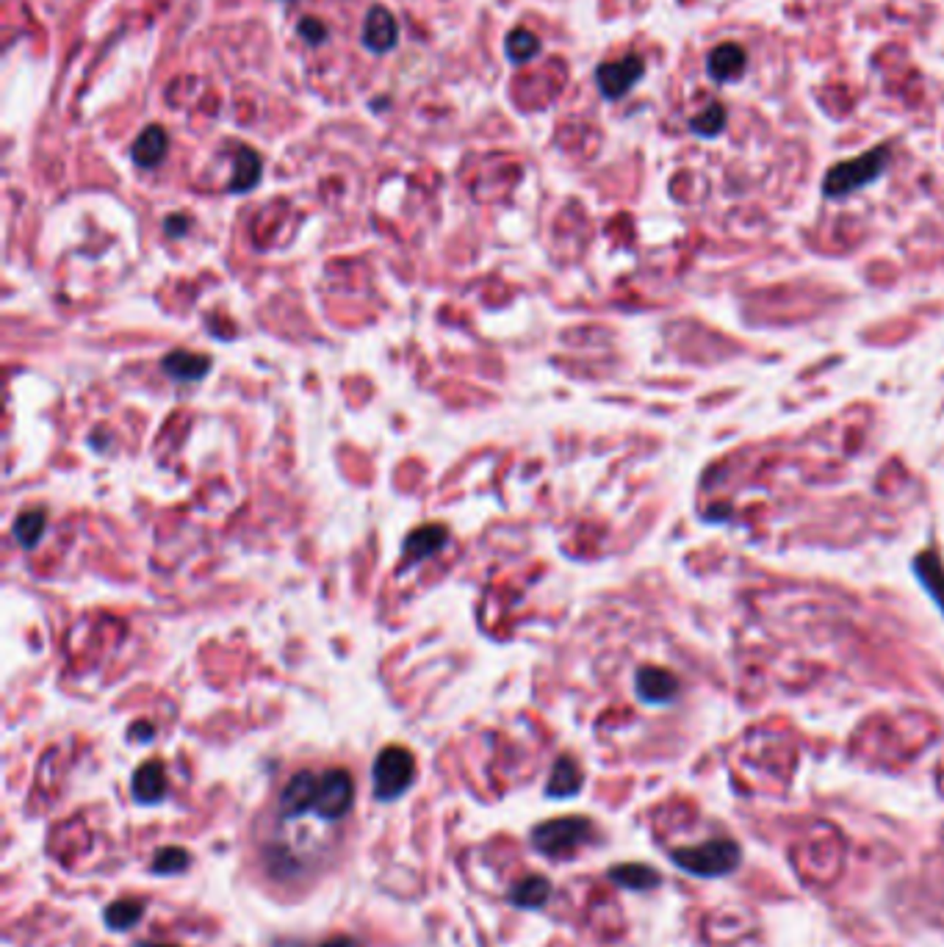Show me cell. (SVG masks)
Returning <instances> with one entry per match:
<instances>
[{
	"label": "cell",
	"instance_id": "5b68a950",
	"mask_svg": "<svg viewBox=\"0 0 944 947\" xmlns=\"http://www.w3.org/2000/svg\"><path fill=\"white\" fill-rule=\"evenodd\" d=\"M352 804H355L352 775L347 770H327L319 778V793H316L313 812H316L322 820H341L349 815Z\"/></svg>",
	"mask_w": 944,
	"mask_h": 947
},
{
	"label": "cell",
	"instance_id": "e0dca14e",
	"mask_svg": "<svg viewBox=\"0 0 944 947\" xmlns=\"http://www.w3.org/2000/svg\"><path fill=\"white\" fill-rule=\"evenodd\" d=\"M609 881L632 892H648L662 881V876L648 864H620L609 870Z\"/></svg>",
	"mask_w": 944,
	"mask_h": 947
},
{
	"label": "cell",
	"instance_id": "4fadbf2b",
	"mask_svg": "<svg viewBox=\"0 0 944 947\" xmlns=\"http://www.w3.org/2000/svg\"><path fill=\"white\" fill-rule=\"evenodd\" d=\"M161 369L167 377H172L178 382H197L211 371V358L197 355V352H186V349H175L161 360Z\"/></svg>",
	"mask_w": 944,
	"mask_h": 947
},
{
	"label": "cell",
	"instance_id": "d4e9b609",
	"mask_svg": "<svg viewBox=\"0 0 944 947\" xmlns=\"http://www.w3.org/2000/svg\"><path fill=\"white\" fill-rule=\"evenodd\" d=\"M299 34H302V36H307L310 42H322L327 31H325V26H322L319 20H310V17H305V20L299 23Z\"/></svg>",
	"mask_w": 944,
	"mask_h": 947
},
{
	"label": "cell",
	"instance_id": "52a82bcc",
	"mask_svg": "<svg viewBox=\"0 0 944 947\" xmlns=\"http://www.w3.org/2000/svg\"><path fill=\"white\" fill-rule=\"evenodd\" d=\"M316 793H319V775H313L310 770H299L296 775H291L280 796V817L294 820L313 812Z\"/></svg>",
	"mask_w": 944,
	"mask_h": 947
},
{
	"label": "cell",
	"instance_id": "44dd1931",
	"mask_svg": "<svg viewBox=\"0 0 944 947\" xmlns=\"http://www.w3.org/2000/svg\"><path fill=\"white\" fill-rule=\"evenodd\" d=\"M144 917V903L141 900H117L106 909L103 920L114 931H128Z\"/></svg>",
	"mask_w": 944,
	"mask_h": 947
},
{
	"label": "cell",
	"instance_id": "7a4b0ae2",
	"mask_svg": "<svg viewBox=\"0 0 944 947\" xmlns=\"http://www.w3.org/2000/svg\"><path fill=\"white\" fill-rule=\"evenodd\" d=\"M413 778H416V759L408 748H402V745L382 748L379 756L374 759V767H371L374 798L382 804L397 801L399 796H405L410 789Z\"/></svg>",
	"mask_w": 944,
	"mask_h": 947
},
{
	"label": "cell",
	"instance_id": "8fae6325",
	"mask_svg": "<svg viewBox=\"0 0 944 947\" xmlns=\"http://www.w3.org/2000/svg\"><path fill=\"white\" fill-rule=\"evenodd\" d=\"M446 526L441 524H430V526H421L416 532L408 535L405 540V548H402V563L405 568H410L413 563H421L432 555H438V551L446 546Z\"/></svg>",
	"mask_w": 944,
	"mask_h": 947
},
{
	"label": "cell",
	"instance_id": "8992f818",
	"mask_svg": "<svg viewBox=\"0 0 944 947\" xmlns=\"http://www.w3.org/2000/svg\"><path fill=\"white\" fill-rule=\"evenodd\" d=\"M643 78V61L638 56H626L620 61H607L598 67L596 72V81H598V89L604 98L609 100H617L623 98L628 89H632L638 81Z\"/></svg>",
	"mask_w": 944,
	"mask_h": 947
},
{
	"label": "cell",
	"instance_id": "d6986e66",
	"mask_svg": "<svg viewBox=\"0 0 944 947\" xmlns=\"http://www.w3.org/2000/svg\"><path fill=\"white\" fill-rule=\"evenodd\" d=\"M261 158L255 150L244 147L235 155V170H233V183L230 192H250L258 181H261Z\"/></svg>",
	"mask_w": 944,
	"mask_h": 947
},
{
	"label": "cell",
	"instance_id": "7c38bea8",
	"mask_svg": "<svg viewBox=\"0 0 944 947\" xmlns=\"http://www.w3.org/2000/svg\"><path fill=\"white\" fill-rule=\"evenodd\" d=\"M167 147H170L167 130H164L161 125H147V128L139 133V139L133 141L130 155H133V161H136L139 167L150 170V167H159V164L164 161Z\"/></svg>",
	"mask_w": 944,
	"mask_h": 947
},
{
	"label": "cell",
	"instance_id": "83f0119b",
	"mask_svg": "<svg viewBox=\"0 0 944 947\" xmlns=\"http://www.w3.org/2000/svg\"><path fill=\"white\" fill-rule=\"evenodd\" d=\"M130 734H139V737H141V740H144V743H147V740H150V737H152V729H150V726H147V723H139V726H136V729H133V732H130Z\"/></svg>",
	"mask_w": 944,
	"mask_h": 947
},
{
	"label": "cell",
	"instance_id": "f1b7e54d",
	"mask_svg": "<svg viewBox=\"0 0 944 947\" xmlns=\"http://www.w3.org/2000/svg\"><path fill=\"white\" fill-rule=\"evenodd\" d=\"M136 947H175V944H152V942H139Z\"/></svg>",
	"mask_w": 944,
	"mask_h": 947
},
{
	"label": "cell",
	"instance_id": "3957f363",
	"mask_svg": "<svg viewBox=\"0 0 944 947\" xmlns=\"http://www.w3.org/2000/svg\"><path fill=\"white\" fill-rule=\"evenodd\" d=\"M889 167V150L887 147H876L867 150L864 155L853 158V161H842L836 167L828 170L825 181H823V194L825 197H845L856 189H864L867 183L878 181Z\"/></svg>",
	"mask_w": 944,
	"mask_h": 947
},
{
	"label": "cell",
	"instance_id": "4316f807",
	"mask_svg": "<svg viewBox=\"0 0 944 947\" xmlns=\"http://www.w3.org/2000/svg\"><path fill=\"white\" fill-rule=\"evenodd\" d=\"M319 947H363L358 939H352V936H333V939H327V942H322Z\"/></svg>",
	"mask_w": 944,
	"mask_h": 947
},
{
	"label": "cell",
	"instance_id": "ac0fdd59",
	"mask_svg": "<svg viewBox=\"0 0 944 947\" xmlns=\"http://www.w3.org/2000/svg\"><path fill=\"white\" fill-rule=\"evenodd\" d=\"M507 898L515 909H543L548 903V898H552V884H548V879H543V876H529V879L518 881Z\"/></svg>",
	"mask_w": 944,
	"mask_h": 947
},
{
	"label": "cell",
	"instance_id": "2e32d148",
	"mask_svg": "<svg viewBox=\"0 0 944 947\" xmlns=\"http://www.w3.org/2000/svg\"><path fill=\"white\" fill-rule=\"evenodd\" d=\"M582 770L571 756H560L557 765L552 767V775H548L545 784V796L548 798H574L582 789Z\"/></svg>",
	"mask_w": 944,
	"mask_h": 947
},
{
	"label": "cell",
	"instance_id": "9c48e42d",
	"mask_svg": "<svg viewBox=\"0 0 944 947\" xmlns=\"http://www.w3.org/2000/svg\"><path fill=\"white\" fill-rule=\"evenodd\" d=\"M397 42H399L397 20H393V15L388 9L374 6L366 15V23H363V45L371 53H388V50L397 47Z\"/></svg>",
	"mask_w": 944,
	"mask_h": 947
},
{
	"label": "cell",
	"instance_id": "6da1fadb",
	"mask_svg": "<svg viewBox=\"0 0 944 947\" xmlns=\"http://www.w3.org/2000/svg\"><path fill=\"white\" fill-rule=\"evenodd\" d=\"M740 845L731 839H712L695 848H679L670 853L676 867L698 879H721L740 867Z\"/></svg>",
	"mask_w": 944,
	"mask_h": 947
},
{
	"label": "cell",
	"instance_id": "603a6c76",
	"mask_svg": "<svg viewBox=\"0 0 944 947\" xmlns=\"http://www.w3.org/2000/svg\"><path fill=\"white\" fill-rule=\"evenodd\" d=\"M537 53H540V42H537V36H534L532 31L518 28V31H513V34L507 36V56H510L515 64L529 61V58L537 56Z\"/></svg>",
	"mask_w": 944,
	"mask_h": 947
},
{
	"label": "cell",
	"instance_id": "5bb4252c",
	"mask_svg": "<svg viewBox=\"0 0 944 947\" xmlns=\"http://www.w3.org/2000/svg\"><path fill=\"white\" fill-rule=\"evenodd\" d=\"M706 69H710V75L715 78L718 84L737 81V78L742 75V69H745V50H742L740 45H734V42L718 45V47L710 53Z\"/></svg>",
	"mask_w": 944,
	"mask_h": 947
},
{
	"label": "cell",
	"instance_id": "cb8c5ba5",
	"mask_svg": "<svg viewBox=\"0 0 944 947\" xmlns=\"http://www.w3.org/2000/svg\"><path fill=\"white\" fill-rule=\"evenodd\" d=\"M690 125H692V130H695L698 136L712 139V136H718V133L723 130V125H726V109L715 103V106L706 109L700 117H695Z\"/></svg>",
	"mask_w": 944,
	"mask_h": 947
},
{
	"label": "cell",
	"instance_id": "30bf717a",
	"mask_svg": "<svg viewBox=\"0 0 944 947\" xmlns=\"http://www.w3.org/2000/svg\"><path fill=\"white\" fill-rule=\"evenodd\" d=\"M638 698L646 703H670L679 692V679L665 668H640L635 679Z\"/></svg>",
	"mask_w": 944,
	"mask_h": 947
},
{
	"label": "cell",
	"instance_id": "ba28073f",
	"mask_svg": "<svg viewBox=\"0 0 944 947\" xmlns=\"http://www.w3.org/2000/svg\"><path fill=\"white\" fill-rule=\"evenodd\" d=\"M130 789H133V798L139 804H144V807L161 804L167 798V789H170L164 762L150 759V762L139 765V770L133 773V786Z\"/></svg>",
	"mask_w": 944,
	"mask_h": 947
},
{
	"label": "cell",
	"instance_id": "277c9868",
	"mask_svg": "<svg viewBox=\"0 0 944 947\" xmlns=\"http://www.w3.org/2000/svg\"><path fill=\"white\" fill-rule=\"evenodd\" d=\"M593 837V823L587 817H555L534 826L532 831V845L537 853L548 859H563L571 856L576 848H582Z\"/></svg>",
	"mask_w": 944,
	"mask_h": 947
},
{
	"label": "cell",
	"instance_id": "ffe728a7",
	"mask_svg": "<svg viewBox=\"0 0 944 947\" xmlns=\"http://www.w3.org/2000/svg\"><path fill=\"white\" fill-rule=\"evenodd\" d=\"M189 864H192V853L186 848L170 845V848H161L159 853H155L152 873L155 876H178V873L189 870Z\"/></svg>",
	"mask_w": 944,
	"mask_h": 947
},
{
	"label": "cell",
	"instance_id": "7402d4cb",
	"mask_svg": "<svg viewBox=\"0 0 944 947\" xmlns=\"http://www.w3.org/2000/svg\"><path fill=\"white\" fill-rule=\"evenodd\" d=\"M45 524H47V518H45L42 510H28V513H23V515L15 521L12 535H15V540H17L23 548H34V546L39 543L42 532H45Z\"/></svg>",
	"mask_w": 944,
	"mask_h": 947
},
{
	"label": "cell",
	"instance_id": "9a60e30c",
	"mask_svg": "<svg viewBox=\"0 0 944 947\" xmlns=\"http://www.w3.org/2000/svg\"><path fill=\"white\" fill-rule=\"evenodd\" d=\"M914 577L944 615V566L933 551H922V555L914 557Z\"/></svg>",
	"mask_w": 944,
	"mask_h": 947
},
{
	"label": "cell",
	"instance_id": "484cf974",
	"mask_svg": "<svg viewBox=\"0 0 944 947\" xmlns=\"http://www.w3.org/2000/svg\"><path fill=\"white\" fill-rule=\"evenodd\" d=\"M186 227H189V219H186V216H170V219H167V233H170V235H183Z\"/></svg>",
	"mask_w": 944,
	"mask_h": 947
}]
</instances>
